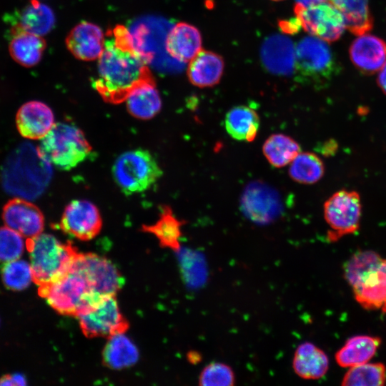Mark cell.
<instances>
[{"label":"cell","instance_id":"22","mask_svg":"<svg viewBox=\"0 0 386 386\" xmlns=\"http://www.w3.org/2000/svg\"><path fill=\"white\" fill-rule=\"evenodd\" d=\"M261 54L267 69L275 74H289L295 64V48L289 39L282 36L267 39L262 47Z\"/></svg>","mask_w":386,"mask_h":386},{"label":"cell","instance_id":"29","mask_svg":"<svg viewBox=\"0 0 386 386\" xmlns=\"http://www.w3.org/2000/svg\"><path fill=\"white\" fill-rule=\"evenodd\" d=\"M345 17L346 28L352 34L360 36L370 31L373 19L370 11L369 0H329Z\"/></svg>","mask_w":386,"mask_h":386},{"label":"cell","instance_id":"28","mask_svg":"<svg viewBox=\"0 0 386 386\" xmlns=\"http://www.w3.org/2000/svg\"><path fill=\"white\" fill-rule=\"evenodd\" d=\"M184 223L174 216L168 206H164L159 219L152 225H144L142 229L153 234L162 247L179 252L182 227Z\"/></svg>","mask_w":386,"mask_h":386},{"label":"cell","instance_id":"39","mask_svg":"<svg viewBox=\"0 0 386 386\" xmlns=\"http://www.w3.org/2000/svg\"><path fill=\"white\" fill-rule=\"evenodd\" d=\"M300 26H301L300 23L298 19L296 17L295 21H282L279 22V27L281 29L287 33L296 32L299 30Z\"/></svg>","mask_w":386,"mask_h":386},{"label":"cell","instance_id":"4","mask_svg":"<svg viewBox=\"0 0 386 386\" xmlns=\"http://www.w3.org/2000/svg\"><path fill=\"white\" fill-rule=\"evenodd\" d=\"M38 294L58 313L76 317L93 309L105 298L99 297L91 290L83 275L73 265L57 282L39 287Z\"/></svg>","mask_w":386,"mask_h":386},{"label":"cell","instance_id":"35","mask_svg":"<svg viewBox=\"0 0 386 386\" xmlns=\"http://www.w3.org/2000/svg\"><path fill=\"white\" fill-rule=\"evenodd\" d=\"M382 258L372 250L358 251L351 256L344 265V276L352 285L363 274L377 264Z\"/></svg>","mask_w":386,"mask_h":386},{"label":"cell","instance_id":"13","mask_svg":"<svg viewBox=\"0 0 386 386\" xmlns=\"http://www.w3.org/2000/svg\"><path fill=\"white\" fill-rule=\"evenodd\" d=\"M356 301L364 309L380 310L386 314V259L363 274L351 285Z\"/></svg>","mask_w":386,"mask_h":386},{"label":"cell","instance_id":"6","mask_svg":"<svg viewBox=\"0 0 386 386\" xmlns=\"http://www.w3.org/2000/svg\"><path fill=\"white\" fill-rule=\"evenodd\" d=\"M112 174L122 192L131 195L147 190L162 172L149 152L137 149L119 156L112 167Z\"/></svg>","mask_w":386,"mask_h":386},{"label":"cell","instance_id":"11","mask_svg":"<svg viewBox=\"0 0 386 386\" xmlns=\"http://www.w3.org/2000/svg\"><path fill=\"white\" fill-rule=\"evenodd\" d=\"M77 318L82 333L88 338H108L124 333L129 328V322L120 311L116 295L104 298L96 307Z\"/></svg>","mask_w":386,"mask_h":386},{"label":"cell","instance_id":"30","mask_svg":"<svg viewBox=\"0 0 386 386\" xmlns=\"http://www.w3.org/2000/svg\"><path fill=\"white\" fill-rule=\"evenodd\" d=\"M300 152V144L292 137L283 134L270 135L262 146L265 158L276 168L290 164Z\"/></svg>","mask_w":386,"mask_h":386},{"label":"cell","instance_id":"5","mask_svg":"<svg viewBox=\"0 0 386 386\" xmlns=\"http://www.w3.org/2000/svg\"><path fill=\"white\" fill-rule=\"evenodd\" d=\"M38 148L51 164L62 170L74 168L91 152L83 132L67 123L55 124L41 139Z\"/></svg>","mask_w":386,"mask_h":386},{"label":"cell","instance_id":"37","mask_svg":"<svg viewBox=\"0 0 386 386\" xmlns=\"http://www.w3.org/2000/svg\"><path fill=\"white\" fill-rule=\"evenodd\" d=\"M23 237L8 227H0V264L19 259L24 249Z\"/></svg>","mask_w":386,"mask_h":386},{"label":"cell","instance_id":"43","mask_svg":"<svg viewBox=\"0 0 386 386\" xmlns=\"http://www.w3.org/2000/svg\"><path fill=\"white\" fill-rule=\"evenodd\" d=\"M192 363L199 362L201 360V355L197 352H190V356H188Z\"/></svg>","mask_w":386,"mask_h":386},{"label":"cell","instance_id":"36","mask_svg":"<svg viewBox=\"0 0 386 386\" xmlns=\"http://www.w3.org/2000/svg\"><path fill=\"white\" fill-rule=\"evenodd\" d=\"M235 382L233 369L221 362H212L207 365L198 377V384L201 386H233Z\"/></svg>","mask_w":386,"mask_h":386},{"label":"cell","instance_id":"25","mask_svg":"<svg viewBox=\"0 0 386 386\" xmlns=\"http://www.w3.org/2000/svg\"><path fill=\"white\" fill-rule=\"evenodd\" d=\"M225 129L235 140L252 142L259 127V117L257 112L246 105L230 109L226 114Z\"/></svg>","mask_w":386,"mask_h":386},{"label":"cell","instance_id":"44","mask_svg":"<svg viewBox=\"0 0 386 386\" xmlns=\"http://www.w3.org/2000/svg\"><path fill=\"white\" fill-rule=\"evenodd\" d=\"M272 1H283V0H272Z\"/></svg>","mask_w":386,"mask_h":386},{"label":"cell","instance_id":"17","mask_svg":"<svg viewBox=\"0 0 386 386\" xmlns=\"http://www.w3.org/2000/svg\"><path fill=\"white\" fill-rule=\"evenodd\" d=\"M16 122L20 134L29 139H42L55 124L52 110L39 101L23 104L16 114Z\"/></svg>","mask_w":386,"mask_h":386},{"label":"cell","instance_id":"18","mask_svg":"<svg viewBox=\"0 0 386 386\" xmlns=\"http://www.w3.org/2000/svg\"><path fill=\"white\" fill-rule=\"evenodd\" d=\"M202 35L194 26L187 22L176 24L166 39L167 53L180 62H189L202 49Z\"/></svg>","mask_w":386,"mask_h":386},{"label":"cell","instance_id":"32","mask_svg":"<svg viewBox=\"0 0 386 386\" xmlns=\"http://www.w3.org/2000/svg\"><path fill=\"white\" fill-rule=\"evenodd\" d=\"M325 174L322 160L315 153L305 152L299 154L290 163L289 175L294 181L312 184L320 181Z\"/></svg>","mask_w":386,"mask_h":386},{"label":"cell","instance_id":"7","mask_svg":"<svg viewBox=\"0 0 386 386\" xmlns=\"http://www.w3.org/2000/svg\"><path fill=\"white\" fill-rule=\"evenodd\" d=\"M324 218L330 227L327 237L335 242L343 236L355 233L360 227L362 202L355 190L340 189L324 203Z\"/></svg>","mask_w":386,"mask_h":386},{"label":"cell","instance_id":"26","mask_svg":"<svg viewBox=\"0 0 386 386\" xmlns=\"http://www.w3.org/2000/svg\"><path fill=\"white\" fill-rule=\"evenodd\" d=\"M139 357L137 347L124 333L108 337L102 351L104 365L113 370L131 367L138 361Z\"/></svg>","mask_w":386,"mask_h":386},{"label":"cell","instance_id":"41","mask_svg":"<svg viewBox=\"0 0 386 386\" xmlns=\"http://www.w3.org/2000/svg\"><path fill=\"white\" fill-rule=\"evenodd\" d=\"M337 147V144L335 143V142L330 140L324 143L322 148V152L324 155H330L336 150Z\"/></svg>","mask_w":386,"mask_h":386},{"label":"cell","instance_id":"31","mask_svg":"<svg viewBox=\"0 0 386 386\" xmlns=\"http://www.w3.org/2000/svg\"><path fill=\"white\" fill-rule=\"evenodd\" d=\"M19 19L16 24L23 29L41 36L52 29L55 22L52 10L38 0H31L21 11Z\"/></svg>","mask_w":386,"mask_h":386},{"label":"cell","instance_id":"21","mask_svg":"<svg viewBox=\"0 0 386 386\" xmlns=\"http://www.w3.org/2000/svg\"><path fill=\"white\" fill-rule=\"evenodd\" d=\"M294 372L304 380H318L329 369L326 353L310 342H304L295 349L292 361Z\"/></svg>","mask_w":386,"mask_h":386},{"label":"cell","instance_id":"8","mask_svg":"<svg viewBox=\"0 0 386 386\" xmlns=\"http://www.w3.org/2000/svg\"><path fill=\"white\" fill-rule=\"evenodd\" d=\"M294 11L305 31L327 43L339 39L346 29L344 16L330 1L309 6L296 3Z\"/></svg>","mask_w":386,"mask_h":386},{"label":"cell","instance_id":"16","mask_svg":"<svg viewBox=\"0 0 386 386\" xmlns=\"http://www.w3.org/2000/svg\"><path fill=\"white\" fill-rule=\"evenodd\" d=\"M104 41V34L97 25L82 21L74 27L67 35L66 45L76 59L93 61L101 56Z\"/></svg>","mask_w":386,"mask_h":386},{"label":"cell","instance_id":"12","mask_svg":"<svg viewBox=\"0 0 386 386\" xmlns=\"http://www.w3.org/2000/svg\"><path fill=\"white\" fill-rule=\"evenodd\" d=\"M102 226V220L98 208L85 199H76L69 203L59 224L63 232L82 241L94 238Z\"/></svg>","mask_w":386,"mask_h":386},{"label":"cell","instance_id":"2","mask_svg":"<svg viewBox=\"0 0 386 386\" xmlns=\"http://www.w3.org/2000/svg\"><path fill=\"white\" fill-rule=\"evenodd\" d=\"M52 174L51 164L39 148L29 142H24L5 161L1 180L8 194L31 200L40 197L46 190Z\"/></svg>","mask_w":386,"mask_h":386},{"label":"cell","instance_id":"42","mask_svg":"<svg viewBox=\"0 0 386 386\" xmlns=\"http://www.w3.org/2000/svg\"><path fill=\"white\" fill-rule=\"evenodd\" d=\"M295 1H296V3L300 4L303 6H309V5L326 1L327 0H295Z\"/></svg>","mask_w":386,"mask_h":386},{"label":"cell","instance_id":"10","mask_svg":"<svg viewBox=\"0 0 386 386\" xmlns=\"http://www.w3.org/2000/svg\"><path fill=\"white\" fill-rule=\"evenodd\" d=\"M73 266L83 275L91 290L102 298L116 295L123 285L122 275L106 257L79 252Z\"/></svg>","mask_w":386,"mask_h":386},{"label":"cell","instance_id":"14","mask_svg":"<svg viewBox=\"0 0 386 386\" xmlns=\"http://www.w3.org/2000/svg\"><path fill=\"white\" fill-rule=\"evenodd\" d=\"M2 218L6 227L26 239L42 233L44 227L41 210L23 198L9 200L3 208Z\"/></svg>","mask_w":386,"mask_h":386},{"label":"cell","instance_id":"38","mask_svg":"<svg viewBox=\"0 0 386 386\" xmlns=\"http://www.w3.org/2000/svg\"><path fill=\"white\" fill-rule=\"evenodd\" d=\"M26 380L21 374H7L0 377V385H25Z\"/></svg>","mask_w":386,"mask_h":386},{"label":"cell","instance_id":"3","mask_svg":"<svg viewBox=\"0 0 386 386\" xmlns=\"http://www.w3.org/2000/svg\"><path fill=\"white\" fill-rule=\"evenodd\" d=\"M26 246L33 282L39 287L49 286L64 277L79 254L71 243H62L49 234L27 238Z\"/></svg>","mask_w":386,"mask_h":386},{"label":"cell","instance_id":"40","mask_svg":"<svg viewBox=\"0 0 386 386\" xmlns=\"http://www.w3.org/2000/svg\"><path fill=\"white\" fill-rule=\"evenodd\" d=\"M377 82L382 91L386 95V62L379 71Z\"/></svg>","mask_w":386,"mask_h":386},{"label":"cell","instance_id":"20","mask_svg":"<svg viewBox=\"0 0 386 386\" xmlns=\"http://www.w3.org/2000/svg\"><path fill=\"white\" fill-rule=\"evenodd\" d=\"M224 69L222 56L202 49L190 61L187 74L192 84L199 88L212 87L221 80Z\"/></svg>","mask_w":386,"mask_h":386},{"label":"cell","instance_id":"23","mask_svg":"<svg viewBox=\"0 0 386 386\" xmlns=\"http://www.w3.org/2000/svg\"><path fill=\"white\" fill-rule=\"evenodd\" d=\"M381 344L378 337L356 335L349 338L335 353L337 363L342 367H351L368 362Z\"/></svg>","mask_w":386,"mask_h":386},{"label":"cell","instance_id":"19","mask_svg":"<svg viewBox=\"0 0 386 386\" xmlns=\"http://www.w3.org/2000/svg\"><path fill=\"white\" fill-rule=\"evenodd\" d=\"M46 48L41 36L30 33L15 24L11 28L9 51L12 59L24 67L37 64Z\"/></svg>","mask_w":386,"mask_h":386},{"label":"cell","instance_id":"24","mask_svg":"<svg viewBox=\"0 0 386 386\" xmlns=\"http://www.w3.org/2000/svg\"><path fill=\"white\" fill-rule=\"evenodd\" d=\"M242 207L253 219L267 221L274 217L279 203L277 196L268 187L252 185L245 191L242 198Z\"/></svg>","mask_w":386,"mask_h":386},{"label":"cell","instance_id":"1","mask_svg":"<svg viewBox=\"0 0 386 386\" xmlns=\"http://www.w3.org/2000/svg\"><path fill=\"white\" fill-rule=\"evenodd\" d=\"M98 59L93 86L106 102L122 103L137 86L155 83L148 66L149 55L136 47L124 26L117 25L107 31Z\"/></svg>","mask_w":386,"mask_h":386},{"label":"cell","instance_id":"9","mask_svg":"<svg viewBox=\"0 0 386 386\" xmlns=\"http://www.w3.org/2000/svg\"><path fill=\"white\" fill-rule=\"evenodd\" d=\"M294 68L298 77L309 81L330 77L335 59L327 42L313 36L302 39L295 46Z\"/></svg>","mask_w":386,"mask_h":386},{"label":"cell","instance_id":"15","mask_svg":"<svg viewBox=\"0 0 386 386\" xmlns=\"http://www.w3.org/2000/svg\"><path fill=\"white\" fill-rule=\"evenodd\" d=\"M349 55L360 71L372 74L380 71L386 62V43L377 36L366 33L352 41Z\"/></svg>","mask_w":386,"mask_h":386},{"label":"cell","instance_id":"27","mask_svg":"<svg viewBox=\"0 0 386 386\" xmlns=\"http://www.w3.org/2000/svg\"><path fill=\"white\" fill-rule=\"evenodd\" d=\"M125 102L129 113L144 120L155 117L162 108V99L155 83L137 86L131 91Z\"/></svg>","mask_w":386,"mask_h":386},{"label":"cell","instance_id":"33","mask_svg":"<svg viewBox=\"0 0 386 386\" xmlns=\"http://www.w3.org/2000/svg\"><path fill=\"white\" fill-rule=\"evenodd\" d=\"M386 383V367L381 362L351 367L343 377L345 386H382Z\"/></svg>","mask_w":386,"mask_h":386},{"label":"cell","instance_id":"34","mask_svg":"<svg viewBox=\"0 0 386 386\" xmlns=\"http://www.w3.org/2000/svg\"><path fill=\"white\" fill-rule=\"evenodd\" d=\"M2 266L1 279L4 286L9 290H24L33 281L30 264L24 260L19 259Z\"/></svg>","mask_w":386,"mask_h":386}]
</instances>
